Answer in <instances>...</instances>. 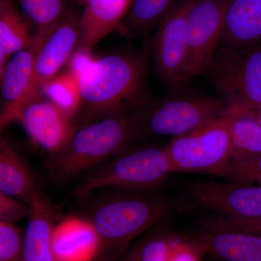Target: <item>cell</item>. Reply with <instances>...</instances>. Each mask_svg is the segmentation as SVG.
I'll use <instances>...</instances> for the list:
<instances>
[{
  "label": "cell",
  "instance_id": "cell-7",
  "mask_svg": "<svg viewBox=\"0 0 261 261\" xmlns=\"http://www.w3.org/2000/svg\"><path fill=\"white\" fill-rule=\"evenodd\" d=\"M150 110H146L145 132L178 137L226 113L224 99L206 94L173 92Z\"/></svg>",
  "mask_w": 261,
  "mask_h": 261
},
{
  "label": "cell",
  "instance_id": "cell-12",
  "mask_svg": "<svg viewBox=\"0 0 261 261\" xmlns=\"http://www.w3.org/2000/svg\"><path fill=\"white\" fill-rule=\"evenodd\" d=\"M15 122L36 145L51 154L64 147L77 128L74 118L43 96L24 106Z\"/></svg>",
  "mask_w": 261,
  "mask_h": 261
},
{
  "label": "cell",
  "instance_id": "cell-30",
  "mask_svg": "<svg viewBox=\"0 0 261 261\" xmlns=\"http://www.w3.org/2000/svg\"><path fill=\"white\" fill-rule=\"evenodd\" d=\"M202 254L205 252L196 239L188 244H180L173 240L168 261H200Z\"/></svg>",
  "mask_w": 261,
  "mask_h": 261
},
{
  "label": "cell",
  "instance_id": "cell-21",
  "mask_svg": "<svg viewBox=\"0 0 261 261\" xmlns=\"http://www.w3.org/2000/svg\"><path fill=\"white\" fill-rule=\"evenodd\" d=\"M178 0H133L126 18L121 23L123 29L136 35H144L159 27Z\"/></svg>",
  "mask_w": 261,
  "mask_h": 261
},
{
  "label": "cell",
  "instance_id": "cell-9",
  "mask_svg": "<svg viewBox=\"0 0 261 261\" xmlns=\"http://www.w3.org/2000/svg\"><path fill=\"white\" fill-rule=\"evenodd\" d=\"M81 15L82 13L75 10L68 8L58 27L46 39L38 53L28 91L3 128L15 122L24 106L42 97L46 84L59 74L62 68L67 65L80 42Z\"/></svg>",
  "mask_w": 261,
  "mask_h": 261
},
{
  "label": "cell",
  "instance_id": "cell-4",
  "mask_svg": "<svg viewBox=\"0 0 261 261\" xmlns=\"http://www.w3.org/2000/svg\"><path fill=\"white\" fill-rule=\"evenodd\" d=\"M231 115L224 114L173 137L165 147L172 172L221 176L231 161Z\"/></svg>",
  "mask_w": 261,
  "mask_h": 261
},
{
  "label": "cell",
  "instance_id": "cell-18",
  "mask_svg": "<svg viewBox=\"0 0 261 261\" xmlns=\"http://www.w3.org/2000/svg\"><path fill=\"white\" fill-rule=\"evenodd\" d=\"M133 0H86L77 48H92L121 25Z\"/></svg>",
  "mask_w": 261,
  "mask_h": 261
},
{
  "label": "cell",
  "instance_id": "cell-14",
  "mask_svg": "<svg viewBox=\"0 0 261 261\" xmlns=\"http://www.w3.org/2000/svg\"><path fill=\"white\" fill-rule=\"evenodd\" d=\"M53 245L58 261H97L100 239L89 219L68 217L57 223Z\"/></svg>",
  "mask_w": 261,
  "mask_h": 261
},
{
  "label": "cell",
  "instance_id": "cell-19",
  "mask_svg": "<svg viewBox=\"0 0 261 261\" xmlns=\"http://www.w3.org/2000/svg\"><path fill=\"white\" fill-rule=\"evenodd\" d=\"M0 192L27 203L40 192L30 169L7 140L0 144Z\"/></svg>",
  "mask_w": 261,
  "mask_h": 261
},
{
  "label": "cell",
  "instance_id": "cell-23",
  "mask_svg": "<svg viewBox=\"0 0 261 261\" xmlns=\"http://www.w3.org/2000/svg\"><path fill=\"white\" fill-rule=\"evenodd\" d=\"M42 96L75 120L82 111L83 101L80 81L67 70L46 84Z\"/></svg>",
  "mask_w": 261,
  "mask_h": 261
},
{
  "label": "cell",
  "instance_id": "cell-20",
  "mask_svg": "<svg viewBox=\"0 0 261 261\" xmlns=\"http://www.w3.org/2000/svg\"><path fill=\"white\" fill-rule=\"evenodd\" d=\"M32 25L13 0H0V51L11 58L30 47L37 35Z\"/></svg>",
  "mask_w": 261,
  "mask_h": 261
},
{
  "label": "cell",
  "instance_id": "cell-11",
  "mask_svg": "<svg viewBox=\"0 0 261 261\" xmlns=\"http://www.w3.org/2000/svg\"><path fill=\"white\" fill-rule=\"evenodd\" d=\"M195 203L221 217L240 221L261 220V187L232 182L199 180L187 186Z\"/></svg>",
  "mask_w": 261,
  "mask_h": 261
},
{
  "label": "cell",
  "instance_id": "cell-6",
  "mask_svg": "<svg viewBox=\"0 0 261 261\" xmlns=\"http://www.w3.org/2000/svg\"><path fill=\"white\" fill-rule=\"evenodd\" d=\"M207 73L227 104L226 113L261 108V42L220 47Z\"/></svg>",
  "mask_w": 261,
  "mask_h": 261
},
{
  "label": "cell",
  "instance_id": "cell-3",
  "mask_svg": "<svg viewBox=\"0 0 261 261\" xmlns=\"http://www.w3.org/2000/svg\"><path fill=\"white\" fill-rule=\"evenodd\" d=\"M178 208L177 202L153 196H118L102 202L89 219L100 239L97 261L114 260L134 239Z\"/></svg>",
  "mask_w": 261,
  "mask_h": 261
},
{
  "label": "cell",
  "instance_id": "cell-22",
  "mask_svg": "<svg viewBox=\"0 0 261 261\" xmlns=\"http://www.w3.org/2000/svg\"><path fill=\"white\" fill-rule=\"evenodd\" d=\"M232 117L231 161H240L261 154V126L251 117L226 113Z\"/></svg>",
  "mask_w": 261,
  "mask_h": 261
},
{
  "label": "cell",
  "instance_id": "cell-32",
  "mask_svg": "<svg viewBox=\"0 0 261 261\" xmlns=\"http://www.w3.org/2000/svg\"><path fill=\"white\" fill-rule=\"evenodd\" d=\"M226 113H239V114L246 115V116L251 117V118H253L261 126V108L245 110V111H236V112H228Z\"/></svg>",
  "mask_w": 261,
  "mask_h": 261
},
{
  "label": "cell",
  "instance_id": "cell-10",
  "mask_svg": "<svg viewBox=\"0 0 261 261\" xmlns=\"http://www.w3.org/2000/svg\"><path fill=\"white\" fill-rule=\"evenodd\" d=\"M195 1L178 0L159 24L154 37L156 72L173 92L185 87L187 17Z\"/></svg>",
  "mask_w": 261,
  "mask_h": 261
},
{
  "label": "cell",
  "instance_id": "cell-15",
  "mask_svg": "<svg viewBox=\"0 0 261 261\" xmlns=\"http://www.w3.org/2000/svg\"><path fill=\"white\" fill-rule=\"evenodd\" d=\"M30 212L23 237V261H58L53 250L56 212L39 192L28 202Z\"/></svg>",
  "mask_w": 261,
  "mask_h": 261
},
{
  "label": "cell",
  "instance_id": "cell-26",
  "mask_svg": "<svg viewBox=\"0 0 261 261\" xmlns=\"http://www.w3.org/2000/svg\"><path fill=\"white\" fill-rule=\"evenodd\" d=\"M23 237L15 224L0 222V261H23Z\"/></svg>",
  "mask_w": 261,
  "mask_h": 261
},
{
  "label": "cell",
  "instance_id": "cell-31",
  "mask_svg": "<svg viewBox=\"0 0 261 261\" xmlns=\"http://www.w3.org/2000/svg\"><path fill=\"white\" fill-rule=\"evenodd\" d=\"M211 228H224V229H232L237 231H246L260 233L261 220L258 221H240L226 219V218H218L211 224Z\"/></svg>",
  "mask_w": 261,
  "mask_h": 261
},
{
  "label": "cell",
  "instance_id": "cell-16",
  "mask_svg": "<svg viewBox=\"0 0 261 261\" xmlns=\"http://www.w3.org/2000/svg\"><path fill=\"white\" fill-rule=\"evenodd\" d=\"M195 239L214 261H261L260 233L211 228Z\"/></svg>",
  "mask_w": 261,
  "mask_h": 261
},
{
  "label": "cell",
  "instance_id": "cell-24",
  "mask_svg": "<svg viewBox=\"0 0 261 261\" xmlns=\"http://www.w3.org/2000/svg\"><path fill=\"white\" fill-rule=\"evenodd\" d=\"M37 32L55 30L66 13V0H16Z\"/></svg>",
  "mask_w": 261,
  "mask_h": 261
},
{
  "label": "cell",
  "instance_id": "cell-5",
  "mask_svg": "<svg viewBox=\"0 0 261 261\" xmlns=\"http://www.w3.org/2000/svg\"><path fill=\"white\" fill-rule=\"evenodd\" d=\"M172 173L165 148L144 147L122 154L89 175L76 189L75 195L84 199L100 189L150 191Z\"/></svg>",
  "mask_w": 261,
  "mask_h": 261
},
{
  "label": "cell",
  "instance_id": "cell-27",
  "mask_svg": "<svg viewBox=\"0 0 261 261\" xmlns=\"http://www.w3.org/2000/svg\"><path fill=\"white\" fill-rule=\"evenodd\" d=\"M173 239L161 235L140 244V261H168Z\"/></svg>",
  "mask_w": 261,
  "mask_h": 261
},
{
  "label": "cell",
  "instance_id": "cell-28",
  "mask_svg": "<svg viewBox=\"0 0 261 261\" xmlns=\"http://www.w3.org/2000/svg\"><path fill=\"white\" fill-rule=\"evenodd\" d=\"M29 212L27 202L0 192V222L15 224L29 216Z\"/></svg>",
  "mask_w": 261,
  "mask_h": 261
},
{
  "label": "cell",
  "instance_id": "cell-17",
  "mask_svg": "<svg viewBox=\"0 0 261 261\" xmlns=\"http://www.w3.org/2000/svg\"><path fill=\"white\" fill-rule=\"evenodd\" d=\"M260 42L261 0H228L221 47L237 49Z\"/></svg>",
  "mask_w": 261,
  "mask_h": 261
},
{
  "label": "cell",
  "instance_id": "cell-13",
  "mask_svg": "<svg viewBox=\"0 0 261 261\" xmlns=\"http://www.w3.org/2000/svg\"><path fill=\"white\" fill-rule=\"evenodd\" d=\"M53 31L37 32L35 40L32 45L13 55L3 74L0 75L3 101L0 120L2 129L28 91L38 53Z\"/></svg>",
  "mask_w": 261,
  "mask_h": 261
},
{
  "label": "cell",
  "instance_id": "cell-34",
  "mask_svg": "<svg viewBox=\"0 0 261 261\" xmlns=\"http://www.w3.org/2000/svg\"><path fill=\"white\" fill-rule=\"evenodd\" d=\"M75 3H78V4H80V5H84L86 3V0H74Z\"/></svg>",
  "mask_w": 261,
  "mask_h": 261
},
{
  "label": "cell",
  "instance_id": "cell-33",
  "mask_svg": "<svg viewBox=\"0 0 261 261\" xmlns=\"http://www.w3.org/2000/svg\"><path fill=\"white\" fill-rule=\"evenodd\" d=\"M140 245H138L130 250L121 261H140Z\"/></svg>",
  "mask_w": 261,
  "mask_h": 261
},
{
  "label": "cell",
  "instance_id": "cell-29",
  "mask_svg": "<svg viewBox=\"0 0 261 261\" xmlns=\"http://www.w3.org/2000/svg\"><path fill=\"white\" fill-rule=\"evenodd\" d=\"M97 58L94 56L92 48H76L67 63L66 70L80 81Z\"/></svg>",
  "mask_w": 261,
  "mask_h": 261
},
{
  "label": "cell",
  "instance_id": "cell-25",
  "mask_svg": "<svg viewBox=\"0 0 261 261\" xmlns=\"http://www.w3.org/2000/svg\"><path fill=\"white\" fill-rule=\"evenodd\" d=\"M221 176L233 182L261 187V154L250 159L230 161Z\"/></svg>",
  "mask_w": 261,
  "mask_h": 261
},
{
  "label": "cell",
  "instance_id": "cell-1",
  "mask_svg": "<svg viewBox=\"0 0 261 261\" xmlns=\"http://www.w3.org/2000/svg\"><path fill=\"white\" fill-rule=\"evenodd\" d=\"M147 58L123 53L97 58L80 81L81 126L102 117L145 106Z\"/></svg>",
  "mask_w": 261,
  "mask_h": 261
},
{
  "label": "cell",
  "instance_id": "cell-8",
  "mask_svg": "<svg viewBox=\"0 0 261 261\" xmlns=\"http://www.w3.org/2000/svg\"><path fill=\"white\" fill-rule=\"evenodd\" d=\"M228 0H195L187 23V58L184 87L207 73L221 47Z\"/></svg>",
  "mask_w": 261,
  "mask_h": 261
},
{
  "label": "cell",
  "instance_id": "cell-2",
  "mask_svg": "<svg viewBox=\"0 0 261 261\" xmlns=\"http://www.w3.org/2000/svg\"><path fill=\"white\" fill-rule=\"evenodd\" d=\"M145 106L130 108L77 127L64 147L53 154L51 173L68 179L119 153L145 133Z\"/></svg>",
  "mask_w": 261,
  "mask_h": 261
}]
</instances>
